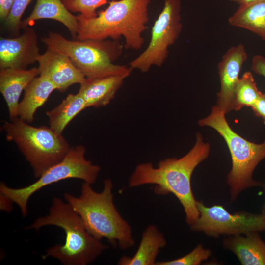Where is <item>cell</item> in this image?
<instances>
[{
    "label": "cell",
    "instance_id": "1",
    "mask_svg": "<svg viewBox=\"0 0 265 265\" xmlns=\"http://www.w3.org/2000/svg\"><path fill=\"white\" fill-rule=\"evenodd\" d=\"M210 150L209 144L204 141L200 133H197L195 144L182 157L161 160L156 167L150 162L137 165L129 179L128 186L133 188L154 185L156 194L172 193L182 205L186 221L191 226L199 216L197 200L192 190L191 177L196 167L208 157Z\"/></svg>",
    "mask_w": 265,
    "mask_h": 265
},
{
    "label": "cell",
    "instance_id": "2",
    "mask_svg": "<svg viewBox=\"0 0 265 265\" xmlns=\"http://www.w3.org/2000/svg\"><path fill=\"white\" fill-rule=\"evenodd\" d=\"M150 3V0H112L95 16L79 14L76 40H119L123 37L127 49L139 50L144 42L142 34L149 21Z\"/></svg>",
    "mask_w": 265,
    "mask_h": 265
},
{
    "label": "cell",
    "instance_id": "3",
    "mask_svg": "<svg viewBox=\"0 0 265 265\" xmlns=\"http://www.w3.org/2000/svg\"><path fill=\"white\" fill-rule=\"evenodd\" d=\"M111 180L104 181L103 189L96 192L84 182L79 197L65 193L64 198L80 215L87 231L95 238H106L114 248L126 250L135 244L132 228L116 208Z\"/></svg>",
    "mask_w": 265,
    "mask_h": 265
},
{
    "label": "cell",
    "instance_id": "4",
    "mask_svg": "<svg viewBox=\"0 0 265 265\" xmlns=\"http://www.w3.org/2000/svg\"><path fill=\"white\" fill-rule=\"evenodd\" d=\"M51 225L63 229L65 242L49 248L43 259L52 257L65 265H86L109 247L93 236L77 212L59 198L53 199L48 215L38 218L27 228L38 230Z\"/></svg>",
    "mask_w": 265,
    "mask_h": 265
},
{
    "label": "cell",
    "instance_id": "5",
    "mask_svg": "<svg viewBox=\"0 0 265 265\" xmlns=\"http://www.w3.org/2000/svg\"><path fill=\"white\" fill-rule=\"evenodd\" d=\"M42 41L48 48L66 55L87 78L111 76L126 78L132 71L130 67L114 63L123 52V46L119 40H70L57 33L50 32Z\"/></svg>",
    "mask_w": 265,
    "mask_h": 265
},
{
    "label": "cell",
    "instance_id": "6",
    "mask_svg": "<svg viewBox=\"0 0 265 265\" xmlns=\"http://www.w3.org/2000/svg\"><path fill=\"white\" fill-rule=\"evenodd\" d=\"M225 113L216 105L209 115L198 121L200 126L215 130L224 139L229 150L232 167L227 177L231 200H235L243 190L260 186L261 183L253 178V172L265 158V139L261 143L250 142L231 128Z\"/></svg>",
    "mask_w": 265,
    "mask_h": 265
},
{
    "label": "cell",
    "instance_id": "7",
    "mask_svg": "<svg viewBox=\"0 0 265 265\" xmlns=\"http://www.w3.org/2000/svg\"><path fill=\"white\" fill-rule=\"evenodd\" d=\"M2 128L32 167L35 178L60 161L70 148L62 134L50 127L31 126L19 118L5 121Z\"/></svg>",
    "mask_w": 265,
    "mask_h": 265
},
{
    "label": "cell",
    "instance_id": "8",
    "mask_svg": "<svg viewBox=\"0 0 265 265\" xmlns=\"http://www.w3.org/2000/svg\"><path fill=\"white\" fill-rule=\"evenodd\" d=\"M85 152V148L82 145L70 147L60 161L48 168L36 182L29 186L13 188L1 183L0 195L16 203L19 207L22 215L26 216L30 197L45 186L70 178L81 179L93 184L96 181L100 168L86 159Z\"/></svg>",
    "mask_w": 265,
    "mask_h": 265
},
{
    "label": "cell",
    "instance_id": "9",
    "mask_svg": "<svg viewBox=\"0 0 265 265\" xmlns=\"http://www.w3.org/2000/svg\"><path fill=\"white\" fill-rule=\"evenodd\" d=\"M181 0H164L163 8L155 21L150 40L144 51L130 62L129 67L147 72L153 66L160 67L167 58L169 47L179 38L182 29Z\"/></svg>",
    "mask_w": 265,
    "mask_h": 265
},
{
    "label": "cell",
    "instance_id": "10",
    "mask_svg": "<svg viewBox=\"0 0 265 265\" xmlns=\"http://www.w3.org/2000/svg\"><path fill=\"white\" fill-rule=\"evenodd\" d=\"M199 216L190 226L191 229L208 236L246 235L265 230V217L261 214L246 212L230 213L221 205L205 206L197 201Z\"/></svg>",
    "mask_w": 265,
    "mask_h": 265
},
{
    "label": "cell",
    "instance_id": "11",
    "mask_svg": "<svg viewBox=\"0 0 265 265\" xmlns=\"http://www.w3.org/2000/svg\"><path fill=\"white\" fill-rule=\"evenodd\" d=\"M247 58L244 46L239 44L230 48L218 63L220 89L216 105L225 114L234 110L235 89L241 67Z\"/></svg>",
    "mask_w": 265,
    "mask_h": 265
},
{
    "label": "cell",
    "instance_id": "12",
    "mask_svg": "<svg viewBox=\"0 0 265 265\" xmlns=\"http://www.w3.org/2000/svg\"><path fill=\"white\" fill-rule=\"evenodd\" d=\"M40 55L38 36L33 28H25L23 34L16 38L0 37V69H26Z\"/></svg>",
    "mask_w": 265,
    "mask_h": 265
},
{
    "label": "cell",
    "instance_id": "13",
    "mask_svg": "<svg viewBox=\"0 0 265 265\" xmlns=\"http://www.w3.org/2000/svg\"><path fill=\"white\" fill-rule=\"evenodd\" d=\"M37 62L39 76L49 80L60 92L74 84H81L86 78L66 55L49 48Z\"/></svg>",
    "mask_w": 265,
    "mask_h": 265
},
{
    "label": "cell",
    "instance_id": "14",
    "mask_svg": "<svg viewBox=\"0 0 265 265\" xmlns=\"http://www.w3.org/2000/svg\"><path fill=\"white\" fill-rule=\"evenodd\" d=\"M39 75L38 68L0 69V91L6 103L10 120L18 118L19 99L23 90Z\"/></svg>",
    "mask_w": 265,
    "mask_h": 265
},
{
    "label": "cell",
    "instance_id": "15",
    "mask_svg": "<svg viewBox=\"0 0 265 265\" xmlns=\"http://www.w3.org/2000/svg\"><path fill=\"white\" fill-rule=\"evenodd\" d=\"M126 78L111 76L99 78H87L80 84L78 93L87 107L98 108L108 105L122 86Z\"/></svg>",
    "mask_w": 265,
    "mask_h": 265
},
{
    "label": "cell",
    "instance_id": "16",
    "mask_svg": "<svg viewBox=\"0 0 265 265\" xmlns=\"http://www.w3.org/2000/svg\"><path fill=\"white\" fill-rule=\"evenodd\" d=\"M229 236L223 247L232 251L243 265H265V242L259 232Z\"/></svg>",
    "mask_w": 265,
    "mask_h": 265
},
{
    "label": "cell",
    "instance_id": "17",
    "mask_svg": "<svg viewBox=\"0 0 265 265\" xmlns=\"http://www.w3.org/2000/svg\"><path fill=\"white\" fill-rule=\"evenodd\" d=\"M167 244V241L159 228L149 225L143 232L139 246L132 256H122L118 262L119 265H156L157 258L160 250Z\"/></svg>",
    "mask_w": 265,
    "mask_h": 265
},
{
    "label": "cell",
    "instance_id": "18",
    "mask_svg": "<svg viewBox=\"0 0 265 265\" xmlns=\"http://www.w3.org/2000/svg\"><path fill=\"white\" fill-rule=\"evenodd\" d=\"M49 19L64 25L72 37H77L79 29L76 16L72 14L61 0H37L30 15L22 22L21 28H26L36 20Z\"/></svg>",
    "mask_w": 265,
    "mask_h": 265
},
{
    "label": "cell",
    "instance_id": "19",
    "mask_svg": "<svg viewBox=\"0 0 265 265\" xmlns=\"http://www.w3.org/2000/svg\"><path fill=\"white\" fill-rule=\"evenodd\" d=\"M54 90L55 86L47 78L41 76L34 78L25 88L23 98L19 104L18 118L32 123L36 110L44 104Z\"/></svg>",
    "mask_w": 265,
    "mask_h": 265
},
{
    "label": "cell",
    "instance_id": "20",
    "mask_svg": "<svg viewBox=\"0 0 265 265\" xmlns=\"http://www.w3.org/2000/svg\"><path fill=\"white\" fill-rule=\"evenodd\" d=\"M232 26L249 30L265 40V0L239 5L229 18Z\"/></svg>",
    "mask_w": 265,
    "mask_h": 265
},
{
    "label": "cell",
    "instance_id": "21",
    "mask_svg": "<svg viewBox=\"0 0 265 265\" xmlns=\"http://www.w3.org/2000/svg\"><path fill=\"white\" fill-rule=\"evenodd\" d=\"M86 108L85 101L79 93L68 94L57 106L46 112L50 127L62 134L68 124Z\"/></svg>",
    "mask_w": 265,
    "mask_h": 265
},
{
    "label": "cell",
    "instance_id": "22",
    "mask_svg": "<svg viewBox=\"0 0 265 265\" xmlns=\"http://www.w3.org/2000/svg\"><path fill=\"white\" fill-rule=\"evenodd\" d=\"M262 93L257 87L252 73L249 71L244 72L239 78L235 89L234 110L238 111L244 106L251 107Z\"/></svg>",
    "mask_w": 265,
    "mask_h": 265
},
{
    "label": "cell",
    "instance_id": "23",
    "mask_svg": "<svg viewBox=\"0 0 265 265\" xmlns=\"http://www.w3.org/2000/svg\"><path fill=\"white\" fill-rule=\"evenodd\" d=\"M211 254V250L199 244L182 257L169 261H157L156 265H198L208 259Z\"/></svg>",
    "mask_w": 265,
    "mask_h": 265
},
{
    "label": "cell",
    "instance_id": "24",
    "mask_svg": "<svg viewBox=\"0 0 265 265\" xmlns=\"http://www.w3.org/2000/svg\"><path fill=\"white\" fill-rule=\"evenodd\" d=\"M67 8L72 12H78L86 17L96 15V10L106 4L108 0H61Z\"/></svg>",
    "mask_w": 265,
    "mask_h": 265
},
{
    "label": "cell",
    "instance_id": "25",
    "mask_svg": "<svg viewBox=\"0 0 265 265\" xmlns=\"http://www.w3.org/2000/svg\"><path fill=\"white\" fill-rule=\"evenodd\" d=\"M31 0H15L11 11L5 19V26L10 30L18 31L21 28L22 16Z\"/></svg>",
    "mask_w": 265,
    "mask_h": 265
},
{
    "label": "cell",
    "instance_id": "26",
    "mask_svg": "<svg viewBox=\"0 0 265 265\" xmlns=\"http://www.w3.org/2000/svg\"><path fill=\"white\" fill-rule=\"evenodd\" d=\"M251 67L255 73L265 78V58L264 56L260 55L254 56Z\"/></svg>",
    "mask_w": 265,
    "mask_h": 265
},
{
    "label": "cell",
    "instance_id": "27",
    "mask_svg": "<svg viewBox=\"0 0 265 265\" xmlns=\"http://www.w3.org/2000/svg\"><path fill=\"white\" fill-rule=\"evenodd\" d=\"M251 108L255 115L261 118L265 124V93H262L259 99Z\"/></svg>",
    "mask_w": 265,
    "mask_h": 265
},
{
    "label": "cell",
    "instance_id": "28",
    "mask_svg": "<svg viewBox=\"0 0 265 265\" xmlns=\"http://www.w3.org/2000/svg\"><path fill=\"white\" fill-rule=\"evenodd\" d=\"M15 0H0V18L5 21L8 16Z\"/></svg>",
    "mask_w": 265,
    "mask_h": 265
},
{
    "label": "cell",
    "instance_id": "29",
    "mask_svg": "<svg viewBox=\"0 0 265 265\" xmlns=\"http://www.w3.org/2000/svg\"><path fill=\"white\" fill-rule=\"evenodd\" d=\"M230 1L235 2L239 4V5H245L249 4L258 0H228Z\"/></svg>",
    "mask_w": 265,
    "mask_h": 265
},
{
    "label": "cell",
    "instance_id": "30",
    "mask_svg": "<svg viewBox=\"0 0 265 265\" xmlns=\"http://www.w3.org/2000/svg\"><path fill=\"white\" fill-rule=\"evenodd\" d=\"M265 192V183L262 185ZM262 214L265 217V204L263 205L262 211Z\"/></svg>",
    "mask_w": 265,
    "mask_h": 265
}]
</instances>
